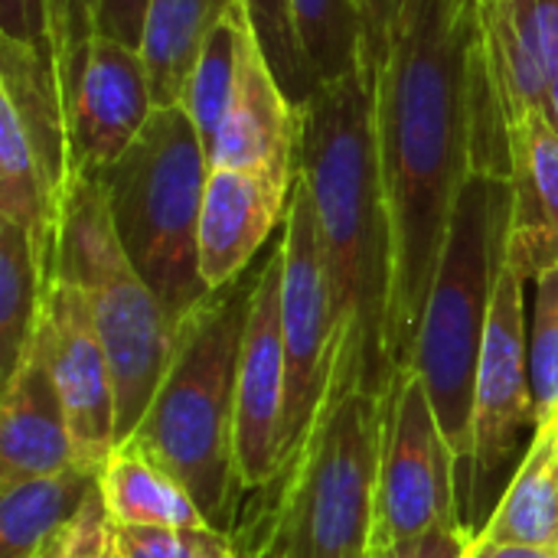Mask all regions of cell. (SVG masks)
Returning a JSON list of instances; mask_svg holds the SVG:
<instances>
[{
    "label": "cell",
    "mask_w": 558,
    "mask_h": 558,
    "mask_svg": "<svg viewBox=\"0 0 558 558\" xmlns=\"http://www.w3.org/2000/svg\"><path fill=\"white\" fill-rule=\"evenodd\" d=\"M232 0H150L141 56L154 105H180L193 62Z\"/></svg>",
    "instance_id": "603a6c76"
},
{
    "label": "cell",
    "mask_w": 558,
    "mask_h": 558,
    "mask_svg": "<svg viewBox=\"0 0 558 558\" xmlns=\"http://www.w3.org/2000/svg\"><path fill=\"white\" fill-rule=\"evenodd\" d=\"M281 262L284 255L278 242L262 262L245 324L235 402V474L242 484V497L271 481L281 454L288 396V363L281 337Z\"/></svg>",
    "instance_id": "7c38bea8"
},
{
    "label": "cell",
    "mask_w": 558,
    "mask_h": 558,
    "mask_svg": "<svg viewBox=\"0 0 558 558\" xmlns=\"http://www.w3.org/2000/svg\"><path fill=\"white\" fill-rule=\"evenodd\" d=\"M298 177V173H294ZM291 173L213 167L199 216V271L209 291L239 281L288 216Z\"/></svg>",
    "instance_id": "5bb4252c"
},
{
    "label": "cell",
    "mask_w": 558,
    "mask_h": 558,
    "mask_svg": "<svg viewBox=\"0 0 558 558\" xmlns=\"http://www.w3.org/2000/svg\"><path fill=\"white\" fill-rule=\"evenodd\" d=\"M291 13L317 85L337 82L366 65L356 0H291Z\"/></svg>",
    "instance_id": "484cf974"
},
{
    "label": "cell",
    "mask_w": 558,
    "mask_h": 558,
    "mask_svg": "<svg viewBox=\"0 0 558 558\" xmlns=\"http://www.w3.org/2000/svg\"><path fill=\"white\" fill-rule=\"evenodd\" d=\"M258 275L262 265L248 268L180 320L167 376L137 432L121 445L173 474L222 533L232 530L242 500L235 474V402Z\"/></svg>",
    "instance_id": "277c9868"
},
{
    "label": "cell",
    "mask_w": 558,
    "mask_h": 558,
    "mask_svg": "<svg viewBox=\"0 0 558 558\" xmlns=\"http://www.w3.org/2000/svg\"><path fill=\"white\" fill-rule=\"evenodd\" d=\"M523 284L526 281L507 262L504 278L497 284L484 356L477 369L471 458L458 477L461 523L471 543H477L490 526L507 487L513 484L539 435V415L530 379V330Z\"/></svg>",
    "instance_id": "ba28073f"
},
{
    "label": "cell",
    "mask_w": 558,
    "mask_h": 558,
    "mask_svg": "<svg viewBox=\"0 0 558 558\" xmlns=\"http://www.w3.org/2000/svg\"><path fill=\"white\" fill-rule=\"evenodd\" d=\"M546 114L553 118V124L558 128V69H556V75H553V82H549V95H546Z\"/></svg>",
    "instance_id": "8d00e7d4"
},
{
    "label": "cell",
    "mask_w": 558,
    "mask_h": 558,
    "mask_svg": "<svg viewBox=\"0 0 558 558\" xmlns=\"http://www.w3.org/2000/svg\"><path fill=\"white\" fill-rule=\"evenodd\" d=\"M245 3H248V16H252L258 46H262L268 65L275 69L288 98L301 108L320 85L307 69L304 49H301L298 29H294L291 0H245Z\"/></svg>",
    "instance_id": "4316f807"
},
{
    "label": "cell",
    "mask_w": 558,
    "mask_h": 558,
    "mask_svg": "<svg viewBox=\"0 0 558 558\" xmlns=\"http://www.w3.org/2000/svg\"><path fill=\"white\" fill-rule=\"evenodd\" d=\"M52 558H124L121 526L108 513L98 484L92 487V494L85 497L72 523L65 526Z\"/></svg>",
    "instance_id": "4dcf8cb0"
},
{
    "label": "cell",
    "mask_w": 558,
    "mask_h": 558,
    "mask_svg": "<svg viewBox=\"0 0 558 558\" xmlns=\"http://www.w3.org/2000/svg\"><path fill=\"white\" fill-rule=\"evenodd\" d=\"M69 128V170L101 173L147 124L154 105L141 49L95 36L75 82L62 92Z\"/></svg>",
    "instance_id": "4fadbf2b"
},
{
    "label": "cell",
    "mask_w": 558,
    "mask_h": 558,
    "mask_svg": "<svg viewBox=\"0 0 558 558\" xmlns=\"http://www.w3.org/2000/svg\"><path fill=\"white\" fill-rule=\"evenodd\" d=\"M95 484V471L72 464L59 474L0 490V558L56 556L65 526Z\"/></svg>",
    "instance_id": "ffe728a7"
},
{
    "label": "cell",
    "mask_w": 558,
    "mask_h": 558,
    "mask_svg": "<svg viewBox=\"0 0 558 558\" xmlns=\"http://www.w3.org/2000/svg\"><path fill=\"white\" fill-rule=\"evenodd\" d=\"M435 526H464L458 458L445 441L422 376L405 369L396 373L386 392L376 533L389 543H405Z\"/></svg>",
    "instance_id": "30bf717a"
},
{
    "label": "cell",
    "mask_w": 558,
    "mask_h": 558,
    "mask_svg": "<svg viewBox=\"0 0 558 558\" xmlns=\"http://www.w3.org/2000/svg\"><path fill=\"white\" fill-rule=\"evenodd\" d=\"M369 558H392V543L379 533H373V549H369Z\"/></svg>",
    "instance_id": "74e56055"
},
{
    "label": "cell",
    "mask_w": 558,
    "mask_h": 558,
    "mask_svg": "<svg viewBox=\"0 0 558 558\" xmlns=\"http://www.w3.org/2000/svg\"><path fill=\"white\" fill-rule=\"evenodd\" d=\"M49 3V33H52V56L59 69L62 92L75 82L98 29V0H46Z\"/></svg>",
    "instance_id": "f546056e"
},
{
    "label": "cell",
    "mask_w": 558,
    "mask_h": 558,
    "mask_svg": "<svg viewBox=\"0 0 558 558\" xmlns=\"http://www.w3.org/2000/svg\"><path fill=\"white\" fill-rule=\"evenodd\" d=\"M477 543L558 549V418L543 425Z\"/></svg>",
    "instance_id": "7402d4cb"
},
{
    "label": "cell",
    "mask_w": 558,
    "mask_h": 558,
    "mask_svg": "<svg viewBox=\"0 0 558 558\" xmlns=\"http://www.w3.org/2000/svg\"><path fill=\"white\" fill-rule=\"evenodd\" d=\"M481 0H402L376 69V137L392 219V379L415 366L428 294L474 170Z\"/></svg>",
    "instance_id": "6da1fadb"
},
{
    "label": "cell",
    "mask_w": 558,
    "mask_h": 558,
    "mask_svg": "<svg viewBox=\"0 0 558 558\" xmlns=\"http://www.w3.org/2000/svg\"><path fill=\"white\" fill-rule=\"evenodd\" d=\"M530 379L539 428L558 418V265L536 278V314L530 330Z\"/></svg>",
    "instance_id": "83f0119b"
},
{
    "label": "cell",
    "mask_w": 558,
    "mask_h": 558,
    "mask_svg": "<svg viewBox=\"0 0 558 558\" xmlns=\"http://www.w3.org/2000/svg\"><path fill=\"white\" fill-rule=\"evenodd\" d=\"M0 33L3 39L33 46L52 56L49 3L46 0H0Z\"/></svg>",
    "instance_id": "1f68e13d"
},
{
    "label": "cell",
    "mask_w": 558,
    "mask_h": 558,
    "mask_svg": "<svg viewBox=\"0 0 558 558\" xmlns=\"http://www.w3.org/2000/svg\"><path fill=\"white\" fill-rule=\"evenodd\" d=\"M510 226L513 180L471 170L454 206L412 366L422 376L445 441L458 458V477L471 458L477 369L497 284L507 268Z\"/></svg>",
    "instance_id": "5b68a950"
},
{
    "label": "cell",
    "mask_w": 558,
    "mask_h": 558,
    "mask_svg": "<svg viewBox=\"0 0 558 558\" xmlns=\"http://www.w3.org/2000/svg\"><path fill=\"white\" fill-rule=\"evenodd\" d=\"M0 101H7L46 177V186L62 206V196L69 190L72 170H69V128H65V101H62V82L56 69V56L39 52L33 46L3 39L0 43Z\"/></svg>",
    "instance_id": "d6986e66"
},
{
    "label": "cell",
    "mask_w": 558,
    "mask_h": 558,
    "mask_svg": "<svg viewBox=\"0 0 558 558\" xmlns=\"http://www.w3.org/2000/svg\"><path fill=\"white\" fill-rule=\"evenodd\" d=\"M52 278L72 281L88 298L114 373L121 448L137 432L167 376L177 327L131 265L95 173H75L69 180L59 206Z\"/></svg>",
    "instance_id": "52a82bcc"
},
{
    "label": "cell",
    "mask_w": 558,
    "mask_h": 558,
    "mask_svg": "<svg viewBox=\"0 0 558 558\" xmlns=\"http://www.w3.org/2000/svg\"><path fill=\"white\" fill-rule=\"evenodd\" d=\"M147 10H150V0H98L95 29L105 39H114V43H124L131 49H141Z\"/></svg>",
    "instance_id": "d6a6232c"
},
{
    "label": "cell",
    "mask_w": 558,
    "mask_h": 558,
    "mask_svg": "<svg viewBox=\"0 0 558 558\" xmlns=\"http://www.w3.org/2000/svg\"><path fill=\"white\" fill-rule=\"evenodd\" d=\"M75 464L69 418L62 396L49 366L46 340L36 327V337L3 383L0 399V490L16 484L59 474Z\"/></svg>",
    "instance_id": "9a60e30c"
},
{
    "label": "cell",
    "mask_w": 558,
    "mask_h": 558,
    "mask_svg": "<svg viewBox=\"0 0 558 558\" xmlns=\"http://www.w3.org/2000/svg\"><path fill=\"white\" fill-rule=\"evenodd\" d=\"M301 108L288 98L275 69L268 65L258 36L245 52L239 88L226 121L209 147V167L298 173Z\"/></svg>",
    "instance_id": "2e32d148"
},
{
    "label": "cell",
    "mask_w": 558,
    "mask_h": 558,
    "mask_svg": "<svg viewBox=\"0 0 558 558\" xmlns=\"http://www.w3.org/2000/svg\"><path fill=\"white\" fill-rule=\"evenodd\" d=\"M255 39V26L248 16V3L245 0H232L229 10L219 16V23L209 29L193 72L186 78L183 88V108L193 118L206 154L226 121V111L232 105V95L239 88V75L245 65V52Z\"/></svg>",
    "instance_id": "cb8c5ba5"
},
{
    "label": "cell",
    "mask_w": 558,
    "mask_h": 558,
    "mask_svg": "<svg viewBox=\"0 0 558 558\" xmlns=\"http://www.w3.org/2000/svg\"><path fill=\"white\" fill-rule=\"evenodd\" d=\"M121 543L124 558H239L232 536L216 526H128L121 530Z\"/></svg>",
    "instance_id": "f1b7e54d"
},
{
    "label": "cell",
    "mask_w": 558,
    "mask_h": 558,
    "mask_svg": "<svg viewBox=\"0 0 558 558\" xmlns=\"http://www.w3.org/2000/svg\"><path fill=\"white\" fill-rule=\"evenodd\" d=\"M468 558H471V556H468Z\"/></svg>",
    "instance_id": "ab89813d"
},
{
    "label": "cell",
    "mask_w": 558,
    "mask_h": 558,
    "mask_svg": "<svg viewBox=\"0 0 558 558\" xmlns=\"http://www.w3.org/2000/svg\"><path fill=\"white\" fill-rule=\"evenodd\" d=\"M298 173L311 190L330 284V386L389 392L392 219L366 65L301 105Z\"/></svg>",
    "instance_id": "7a4b0ae2"
},
{
    "label": "cell",
    "mask_w": 558,
    "mask_h": 558,
    "mask_svg": "<svg viewBox=\"0 0 558 558\" xmlns=\"http://www.w3.org/2000/svg\"><path fill=\"white\" fill-rule=\"evenodd\" d=\"M206 144L183 105H157L134 144L98 177L118 239L173 327L213 291L199 271Z\"/></svg>",
    "instance_id": "8992f818"
},
{
    "label": "cell",
    "mask_w": 558,
    "mask_h": 558,
    "mask_svg": "<svg viewBox=\"0 0 558 558\" xmlns=\"http://www.w3.org/2000/svg\"><path fill=\"white\" fill-rule=\"evenodd\" d=\"M471 558H558V549H543V546H504V543H471Z\"/></svg>",
    "instance_id": "d590c367"
},
{
    "label": "cell",
    "mask_w": 558,
    "mask_h": 558,
    "mask_svg": "<svg viewBox=\"0 0 558 558\" xmlns=\"http://www.w3.org/2000/svg\"><path fill=\"white\" fill-rule=\"evenodd\" d=\"M481 36L510 131L530 111H546L558 69V0L481 3Z\"/></svg>",
    "instance_id": "e0dca14e"
},
{
    "label": "cell",
    "mask_w": 558,
    "mask_h": 558,
    "mask_svg": "<svg viewBox=\"0 0 558 558\" xmlns=\"http://www.w3.org/2000/svg\"><path fill=\"white\" fill-rule=\"evenodd\" d=\"M399 3L402 0H356L360 20H363V59L373 75L389 56V39H392V26L399 16Z\"/></svg>",
    "instance_id": "836d02e7"
},
{
    "label": "cell",
    "mask_w": 558,
    "mask_h": 558,
    "mask_svg": "<svg viewBox=\"0 0 558 558\" xmlns=\"http://www.w3.org/2000/svg\"><path fill=\"white\" fill-rule=\"evenodd\" d=\"M39 333L46 340L49 366L69 418L75 464L101 474L118 448V392L88 298L72 281H49L43 294Z\"/></svg>",
    "instance_id": "8fae6325"
},
{
    "label": "cell",
    "mask_w": 558,
    "mask_h": 558,
    "mask_svg": "<svg viewBox=\"0 0 558 558\" xmlns=\"http://www.w3.org/2000/svg\"><path fill=\"white\" fill-rule=\"evenodd\" d=\"M481 3H494V0H481Z\"/></svg>",
    "instance_id": "f35d334b"
},
{
    "label": "cell",
    "mask_w": 558,
    "mask_h": 558,
    "mask_svg": "<svg viewBox=\"0 0 558 558\" xmlns=\"http://www.w3.org/2000/svg\"><path fill=\"white\" fill-rule=\"evenodd\" d=\"M386 399L327 386L307 441L245 494L229 530L239 558H369Z\"/></svg>",
    "instance_id": "3957f363"
},
{
    "label": "cell",
    "mask_w": 558,
    "mask_h": 558,
    "mask_svg": "<svg viewBox=\"0 0 558 558\" xmlns=\"http://www.w3.org/2000/svg\"><path fill=\"white\" fill-rule=\"evenodd\" d=\"M98 490L105 497L108 513L121 530L128 526H163V530H190L213 526L193 494L167 474L150 458L114 448L108 464L98 474Z\"/></svg>",
    "instance_id": "44dd1931"
},
{
    "label": "cell",
    "mask_w": 558,
    "mask_h": 558,
    "mask_svg": "<svg viewBox=\"0 0 558 558\" xmlns=\"http://www.w3.org/2000/svg\"><path fill=\"white\" fill-rule=\"evenodd\" d=\"M281 337L288 396L278 468L307 441L330 386V284L314 199L301 173L291 186L281 229Z\"/></svg>",
    "instance_id": "9c48e42d"
},
{
    "label": "cell",
    "mask_w": 558,
    "mask_h": 558,
    "mask_svg": "<svg viewBox=\"0 0 558 558\" xmlns=\"http://www.w3.org/2000/svg\"><path fill=\"white\" fill-rule=\"evenodd\" d=\"M43 275L29 235L0 219V376L3 383L23 363L39 317H43Z\"/></svg>",
    "instance_id": "d4e9b609"
},
{
    "label": "cell",
    "mask_w": 558,
    "mask_h": 558,
    "mask_svg": "<svg viewBox=\"0 0 558 558\" xmlns=\"http://www.w3.org/2000/svg\"><path fill=\"white\" fill-rule=\"evenodd\" d=\"M471 536L464 526H435L418 539L392 543V558H468Z\"/></svg>",
    "instance_id": "e575fe53"
},
{
    "label": "cell",
    "mask_w": 558,
    "mask_h": 558,
    "mask_svg": "<svg viewBox=\"0 0 558 558\" xmlns=\"http://www.w3.org/2000/svg\"><path fill=\"white\" fill-rule=\"evenodd\" d=\"M510 137L513 226L507 262L523 281H536L558 265V128L546 111H530Z\"/></svg>",
    "instance_id": "ac0fdd59"
}]
</instances>
